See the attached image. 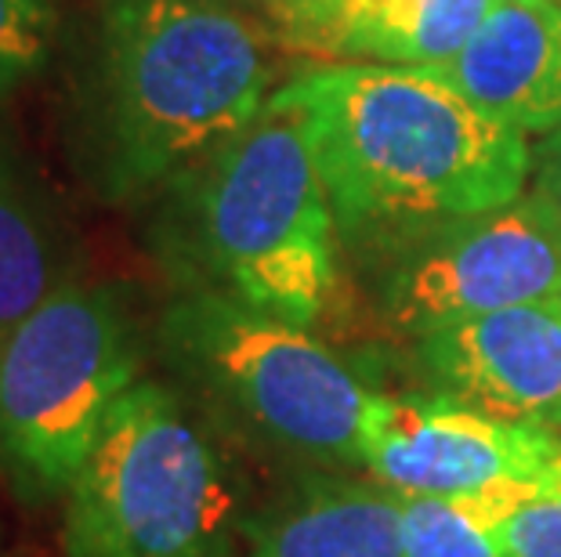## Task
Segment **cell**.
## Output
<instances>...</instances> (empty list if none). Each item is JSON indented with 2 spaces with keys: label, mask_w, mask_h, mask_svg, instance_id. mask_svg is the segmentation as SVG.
<instances>
[{
  "label": "cell",
  "mask_w": 561,
  "mask_h": 557,
  "mask_svg": "<svg viewBox=\"0 0 561 557\" xmlns=\"http://www.w3.org/2000/svg\"><path fill=\"white\" fill-rule=\"evenodd\" d=\"M529 193L540 196L547 210L561 224V120L533 141V167H529Z\"/></svg>",
  "instance_id": "cell-17"
},
{
  "label": "cell",
  "mask_w": 561,
  "mask_h": 557,
  "mask_svg": "<svg viewBox=\"0 0 561 557\" xmlns=\"http://www.w3.org/2000/svg\"><path fill=\"white\" fill-rule=\"evenodd\" d=\"M207 413L141 381L66 492V557H243V492Z\"/></svg>",
  "instance_id": "cell-5"
},
{
  "label": "cell",
  "mask_w": 561,
  "mask_h": 557,
  "mask_svg": "<svg viewBox=\"0 0 561 557\" xmlns=\"http://www.w3.org/2000/svg\"><path fill=\"white\" fill-rule=\"evenodd\" d=\"M236 11H243L247 19H254L272 40H286L301 22L312 15L319 0H221Z\"/></svg>",
  "instance_id": "cell-18"
},
{
  "label": "cell",
  "mask_w": 561,
  "mask_h": 557,
  "mask_svg": "<svg viewBox=\"0 0 561 557\" xmlns=\"http://www.w3.org/2000/svg\"><path fill=\"white\" fill-rule=\"evenodd\" d=\"M493 0H319L283 44L337 62L446 66Z\"/></svg>",
  "instance_id": "cell-12"
},
{
  "label": "cell",
  "mask_w": 561,
  "mask_h": 557,
  "mask_svg": "<svg viewBox=\"0 0 561 557\" xmlns=\"http://www.w3.org/2000/svg\"><path fill=\"white\" fill-rule=\"evenodd\" d=\"M561 298V224L525 193L489 214L438 224L391 251L385 315L421 340L463 318Z\"/></svg>",
  "instance_id": "cell-7"
},
{
  "label": "cell",
  "mask_w": 561,
  "mask_h": 557,
  "mask_svg": "<svg viewBox=\"0 0 561 557\" xmlns=\"http://www.w3.org/2000/svg\"><path fill=\"white\" fill-rule=\"evenodd\" d=\"M141 381V337L110 282L69 279L0 337V485L66 500L113 406Z\"/></svg>",
  "instance_id": "cell-6"
},
{
  "label": "cell",
  "mask_w": 561,
  "mask_h": 557,
  "mask_svg": "<svg viewBox=\"0 0 561 557\" xmlns=\"http://www.w3.org/2000/svg\"><path fill=\"white\" fill-rule=\"evenodd\" d=\"M500 532L511 557H561V456L543 478L500 500Z\"/></svg>",
  "instance_id": "cell-15"
},
{
  "label": "cell",
  "mask_w": 561,
  "mask_h": 557,
  "mask_svg": "<svg viewBox=\"0 0 561 557\" xmlns=\"http://www.w3.org/2000/svg\"><path fill=\"white\" fill-rule=\"evenodd\" d=\"M268 33L221 0H102L80 156L110 204L163 193L272 98Z\"/></svg>",
  "instance_id": "cell-2"
},
{
  "label": "cell",
  "mask_w": 561,
  "mask_h": 557,
  "mask_svg": "<svg viewBox=\"0 0 561 557\" xmlns=\"http://www.w3.org/2000/svg\"><path fill=\"white\" fill-rule=\"evenodd\" d=\"M160 351L221 431L312 471L363 467L380 391L308 326L214 290H178L160 315Z\"/></svg>",
  "instance_id": "cell-4"
},
{
  "label": "cell",
  "mask_w": 561,
  "mask_h": 557,
  "mask_svg": "<svg viewBox=\"0 0 561 557\" xmlns=\"http://www.w3.org/2000/svg\"><path fill=\"white\" fill-rule=\"evenodd\" d=\"M305 124L344 240L396 251L529 193L533 146L432 66L330 62L272 98Z\"/></svg>",
  "instance_id": "cell-1"
},
{
  "label": "cell",
  "mask_w": 561,
  "mask_h": 557,
  "mask_svg": "<svg viewBox=\"0 0 561 557\" xmlns=\"http://www.w3.org/2000/svg\"><path fill=\"white\" fill-rule=\"evenodd\" d=\"M432 69L496 124L547 135L561 120V0H493L468 44Z\"/></svg>",
  "instance_id": "cell-10"
},
{
  "label": "cell",
  "mask_w": 561,
  "mask_h": 557,
  "mask_svg": "<svg viewBox=\"0 0 561 557\" xmlns=\"http://www.w3.org/2000/svg\"><path fill=\"white\" fill-rule=\"evenodd\" d=\"M493 496H402L405 557H511Z\"/></svg>",
  "instance_id": "cell-14"
},
{
  "label": "cell",
  "mask_w": 561,
  "mask_h": 557,
  "mask_svg": "<svg viewBox=\"0 0 561 557\" xmlns=\"http://www.w3.org/2000/svg\"><path fill=\"white\" fill-rule=\"evenodd\" d=\"M558 431L511 423L446 395H385L369 409L363 471L399 496H515L558 464Z\"/></svg>",
  "instance_id": "cell-8"
},
{
  "label": "cell",
  "mask_w": 561,
  "mask_h": 557,
  "mask_svg": "<svg viewBox=\"0 0 561 557\" xmlns=\"http://www.w3.org/2000/svg\"><path fill=\"white\" fill-rule=\"evenodd\" d=\"M55 30L58 0H0V98L47 62Z\"/></svg>",
  "instance_id": "cell-16"
},
{
  "label": "cell",
  "mask_w": 561,
  "mask_h": 557,
  "mask_svg": "<svg viewBox=\"0 0 561 557\" xmlns=\"http://www.w3.org/2000/svg\"><path fill=\"white\" fill-rule=\"evenodd\" d=\"M243 557H405L402 496L374 478L305 471L247 514Z\"/></svg>",
  "instance_id": "cell-11"
},
{
  "label": "cell",
  "mask_w": 561,
  "mask_h": 557,
  "mask_svg": "<svg viewBox=\"0 0 561 557\" xmlns=\"http://www.w3.org/2000/svg\"><path fill=\"white\" fill-rule=\"evenodd\" d=\"M416 362L435 395L561 431V298L435 329L416 340Z\"/></svg>",
  "instance_id": "cell-9"
},
{
  "label": "cell",
  "mask_w": 561,
  "mask_h": 557,
  "mask_svg": "<svg viewBox=\"0 0 561 557\" xmlns=\"http://www.w3.org/2000/svg\"><path fill=\"white\" fill-rule=\"evenodd\" d=\"M77 279L66 232L30 171L0 146V337Z\"/></svg>",
  "instance_id": "cell-13"
},
{
  "label": "cell",
  "mask_w": 561,
  "mask_h": 557,
  "mask_svg": "<svg viewBox=\"0 0 561 557\" xmlns=\"http://www.w3.org/2000/svg\"><path fill=\"white\" fill-rule=\"evenodd\" d=\"M160 251L182 290L312 329L341 293V229L305 124L268 102L257 120L160 193Z\"/></svg>",
  "instance_id": "cell-3"
}]
</instances>
